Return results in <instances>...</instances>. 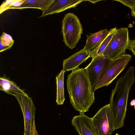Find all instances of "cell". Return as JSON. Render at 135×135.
<instances>
[{
	"instance_id": "cell-1",
	"label": "cell",
	"mask_w": 135,
	"mask_h": 135,
	"mask_svg": "<svg viewBox=\"0 0 135 135\" xmlns=\"http://www.w3.org/2000/svg\"><path fill=\"white\" fill-rule=\"evenodd\" d=\"M66 84L71 103L80 114L89 111L95 102L94 93L86 69L78 68L68 76Z\"/></svg>"
},
{
	"instance_id": "cell-2",
	"label": "cell",
	"mask_w": 135,
	"mask_h": 135,
	"mask_svg": "<svg viewBox=\"0 0 135 135\" xmlns=\"http://www.w3.org/2000/svg\"><path fill=\"white\" fill-rule=\"evenodd\" d=\"M134 69V66H130L125 74L117 81L114 88L112 90L109 104L115 129L124 125L129 93L135 82Z\"/></svg>"
},
{
	"instance_id": "cell-3",
	"label": "cell",
	"mask_w": 135,
	"mask_h": 135,
	"mask_svg": "<svg viewBox=\"0 0 135 135\" xmlns=\"http://www.w3.org/2000/svg\"><path fill=\"white\" fill-rule=\"evenodd\" d=\"M62 32L66 46L71 49L75 48L83 32L82 25L76 15L71 13L65 15L62 21Z\"/></svg>"
},
{
	"instance_id": "cell-4",
	"label": "cell",
	"mask_w": 135,
	"mask_h": 135,
	"mask_svg": "<svg viewBox=\"0 0 135 135\" xmlns=\"http://www.w3.org/2000/svg\"><path fill=\"white\" fill-rule=\"evenodd\" d=\"M130 40L127 28L117 29L102 55L112 59L117 58L124 54Z\"/></svg>"
},
{
	"instance_id": "cell-5",
	"label": "cell",
	"mask_w": 135,
	"mask_h": 135,
	"mask_svg": "<svg viewBox=\"0 0 135 135\" xmlns=\"http://www.w3.org/2000/svg\"><path fill=\"white\" fill-rule=\"evenodd\" d=\"M132 57L129 54H124L112 59L102 74L96 90L111 83L125 68Z\"/></svg>"
},
{
	"instance_id": "cell-6",
	"label": "cell",
	"mask_w": 135,
	"mask_h": 135,
	"mask_svg": "<svg viewBox=\"0 0 135 135\" xmlns=\"http://www.w3.org/2000/svg\"><path fill=\"white\" fill-rule=\"evenodd\" d=\"M91 119L98 135H111L115 130L109 104L100 109Z\"/></svg>"
},
{
	"instance_id": "cell-7",
	"label": "cell",
	"mask_w": 135,
	"mask_h": 135,
	"mask_svg": "<svg viewBox=\"0 0 135 135\" xmlns=\"http://www.w3.org/2000/svg\"><path fill=\"white\" fill-rule=\"evenodd\" d=\"M112 59L99 55L92 59L85 68L93 92L94 93L102 74Z\"/></svg>"
},
{
	"instance_id": "cell-8",
	"label": "cell",
	"mask_w": 135,
	"mask_h": 135,
	"mask_svg": "<svg viewBox=\"0 0 135 135\" xmlns=\"http://www.w3.org/2000/svg\"><path fill=\"white\" fill-rule=\"evenodd\" d=\"M14 96L18 101L23 115L24 135H31L36 108L32 99L27 94H18Z\"/></svg>"
},
{
	"instance_id": "cell-9",
	"label": "cell",
	"mask_w": 135,
	"mask_h": 135,
	"mask_svg": "<svg viewBox=\"0 0 135 135\" xmlns=\"http://www.w3.org/2000/svg\"><path fill=\"white\" fill-rule=\"evenodd\" d=\"M71 123L79 135H98L93 126L91 118L84 114L73 117Z\"/></svg>"
},
{
	"instance_id": "cell-10",
	"label": "cell",
	"mask_w": 135,
	"mask_h": 135,
	"mask_svg": "<svg viewBox=\"0 0 135 135\" xmlns=\"http://www.w3.org/2000/svg\"><path fill=\"white\" fill-rule=\"evenodd\" d=\"M85 0H54L47 9L40 17L59 13L66 9L76 7Z\"/></svg>"
},
{
	"instance_id": "cell-11",
	"label": "cell",
	"mask_w": 135,
	"mask_h": 135,
	"mask_svg": "<svg viewBox=\"0 0 135 135\" xmlns=\"http://www.w3.org/2000/svg\"><path fill=\"white\" fill-rule=\"evenodd\" d=\"M90 51H83L81 50L64 60L63 62V69L65 71H73L90 57Z\"/></svg>"
},
{
	"instance_id": "cell-12",
	"label": "cell",
	"mask_w": 135,
	"mask_h": 135,
	"mask_svg": "<svg viewBox=\"0 0 135 135\" xmlns=\"http://www.w3.org/2000/svg\"><path fill=\"white\" fill-rule=\"evenodd\" d=\"M109 31L105 28L89 36L86 35V44L81 50L83 51H90L95 48L105 38Z\"/></svg>"
},
{
	"instance_id": "cell-13",
	"label": "cell",
	"mask_w": 135,
	"mask_h": 135,
	"mask_svg": "<svg viewBox=\"0 0 135 135\" xmlns=\"http://www.w3.org/2000/svg\"><path fill=\"white\" fill-rule=\"evenodd\" d=\"M54 0H26L20 6L11 8L22 9L27 8H37L43 13Z\"/></svg>"
},
{
	"instance_id": "cell-14",
	"label": "cell",
	"mask_w": 135,
	"mask_h": 135,
	"mask_svg": "<svg viewBox=\"0 0 135 135\" xmlns=\"http://www.w3.org/2000/svg\"><path fill=\"white\" fill-rule=\"evenodd\" d=\"M0 89L8 94L14 96L18 94H27L12 81L3 78H0Z\"/></svg>"
},
{
	"instance_id": "cell-15",
	"label": "cell",
	"mask_w": 135,
	"mask_h": 135,
	"mask_svg": "<svg viewBox=\"0 0 135 135\" xmlns=\"http://www.w3.org/2000/svg\"><path fill=\"white\" fill-rule=\"evenodd\" d=\"M65 71L63 69L56 77L57 86L56 102L59 105L63 104L65 100L64 88V78Z\"/></svg>"
},
{
	"instance_id": "cell-16",
	"label": "cell",
	"mask_w": 135,
	"mask_h": 135,
	"mask_svg": "<svg viewBox=\"0 0 135 135\" xmlns=\"http://www.w3.org/2000/svg\"><path fill=\"white\" fill-rule=\"evenodd\" d=\"M117 29L116 27H115L110 29L108 34L103 41L95 48L90 51V56L92 59L97 56L102 55Z\"/></svg>"
},
{
	"instance_id": "cell-17",
	"label": "cell",
	"mask_w": 135,
	"mask_h": 135,
	"mask_svg": "<svg viewBox=\"0 0 135 135\" xmlns=\"http://www.w3.org/2000/svg\"><path fill=\"white\" fill-rule=\"evenodd\" d=\"M14 40L11 36L3 32L0 38V52L10 48L13 45Z\"/></svg>"
},
{
	"instance_id": "cell-18",
	"label": "cell",
	"mask_w": 135,
	"mask_h": 135,
	"mask_svg": "<svg viewBox=\"0 0 135 135\" xmlns=\"http://www.w3.org/2000/svg\"><path fill=\"white\" fill-rule=\"evenodd\" d=\"M115 1L119 2L124 5L129 7L131 10L135 6V0H115Z\"/></svg>"
},
{
	"instance_id": "cell-19",
	"label": "cell",
	"mask_w": 135,
	"mask_h": 135,
	"mask_svg": "<svg viewBox=\"0 0 135 135\" xmlns=\"http://www.w3.org/2000/svg\"><path fill=\"white\" fill-rule=\"evenodd\" d=\"M12 0H6L3 2L0 7V13L1 14L4 11L9 9L11 7V4Z\"/></svg>"
},
{
	"instance_id": "cell-20",
	"label": "cell",
	"mask_w": 135,
	"mask_h": 135,
	"mask_svg": "<svg viewBox=\"0 0 135 135\" xmlns=\"http://www.w3.org/2000/svg\"><path fill=\"white\" fill-rule=\"evenodd\" d=\"M127 49L131 51L135 56V39L130 40Z\"/></svg>"
},
{
	"instance_id": "cell-21",
	"label": "cell",
	"mask_w": 135,
	"mask_h": 135,
	"mask_svg": "<svg viewBox=\"0 0 135 135\" xmlns=\"http://www.w3.org/2000/svg\"><path fill=\"white\" fill-rule=\"evenodd\" d=\"M31 135H40L37 132L36 128V125L35 124H33V125Z\"/></svg>"
},
{
	"instance_id": "cell-22",
	"label": "cell",
	"mask_w": 135,
	"mask_h": 135,
	"mask_svg": "<svg viewBox=\"0 0 135 135\" xmlns=\"http://www.w3.org/2000/svg\"><path fill=\"white\" fill-rule=\"evenodd\" d=\"M85 1H88L89 2H90L92 3L95 4V3L98 2L99 1H103V0H85Z\"/></svg>"
},
{
	"instance_id": "cell-23",
	"label": "cell",
	"mask_w": 135,
	"mask_h": 135,
	"mask_svg": "<svg viewBox=\"0 0 135 135\" xmlns=\"http://www.w3.org/2000/svg\"><path fill=\"white\" fill-rule=\"evenodd\" d=\"M131 13L132 16L133 17L135 18V6L133 9L131 10Z\"/></svg>"
},
{
	"instance_id": "cell-24",
	"label": "cell",
	"mask_w": 135,
	"mask_h": 135,
	"mask_svg": "<svg viewBox=\"0 0 135 135\" xmlns=\"http://www.w3.org/2000/svg\"><path fill=\"white\" fill-rule=\"evenodd\" d=\"M131 106H133L135 105V99H133L132 100L130 103Z\"/></svg>"
},
{
	"instance_id": "cell-25",
	"label": "cell",
	"mask_w": 135,
	"mask_h": 135,
	"mask_svg": "<svg viewBox=\"0 0 135 135\" xmlns=\"http://www.w3.org/2000/svg\"><path fill=\"white\" fill-rule=\"evenodd\" d=\"M115 135H120V134H119L117 133H116Z\"/></svg>"
},
{
	"instance_id": "cell-26",
	"label": "cell",
	"mask_w": 135,
	"mask_h": 135,
	"mask_svg": "<svg viewBox=\"0 0 135 135\" xmlns=\"http://www.w3.org/2000/svg\"><path fill=\"white\" fill-rule=\"evenodd\" d=\"M134 109L135 110V105L134 106Z\"/></svg>"
}]
</instances>
